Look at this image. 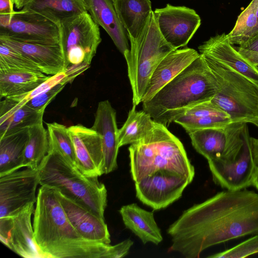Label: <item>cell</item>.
Wrapping results in <instances>:
<instances>
[{"label":"cell","instance_id":"4316f807","mask_svg":"<svg viewBox=\"0 0 258 258\" xmlns=\"http://www.w3.org/2000/svg\"><path fill=\"white\" fill-rule=\"evenodd\" d=\"M28 130L25 128L0 137V176L23 167Z\"/></svg>","mask_w":258,"mask_h":258},{"label":"cell","instance_id":"7a4b0ae2","mask_svg":"<svg viewBox=\"0 0 258 258\" xmlns=\"http://www.w3.org/2000/svg\"><path fill=\"white\" fill-rule=\"evenodd\" d=\"M33 228L45 258H121L134 243L130 238L114 245L85 239L70 222L55 190L46 186L38 190Z\"/></svg>","mask_w":258,"mask_h":258},{"label":"cell","instance_id":"ba28073f","mask_svg":"<svg viewBox=\"0 0 258 258\" xmlns=\"http://www.w3.org/2000/svg\"><path fill=\"white\" fill-rule=\"evenodd\" d=\"M62 47L65 72L70 81L89 67L101 42L99 26L88 12L62 22Z\"/></svg>","mask_w":258,"mask_h":258},{"label":"cell","instance_id":"5b68a950","mask_svg":"<svg viewBox=\"0 0 258 258\" xmlns=\"http://www.w3.org/2000/svg\"><path fill=\"white\" fill-rule=\"evenodd\" d=\"M38 169L39 184L59 191L93 214L104 219L107 189L98 177L86 176L58 151L50 147Z\"/></svg>","mask_w":258,"mask_h":258},{"label":"cell","instance_id":"60d3db41","mask_svg":"<svg viewBox=\"0 0 258 258\" xmlns=\"http://www.w3.org/2000/svg\"><path fill=\"white\" fill-rule=\"evenodd\" d=\"M252 185L258 189V168L256 167Z\"/></svg>","mask_w":258,"mask_h":258},{"label":"cell","instance_id":"d590c367","mask_svg":"<svg viewBox=\"0 0 258 258\" xmlns=\"http://www.w3.org/2000/svg\"><path fill=\"white\" fill-rule=\"evenodd\" d=\"M67 82H62L38 94L27 102L26 104L37 111H44L52 99L64 88Z\"/></svg>","mask_w":258,"mask_h":258},{"label":"cell","instance_id":"83f0119b","mask_svg":"<svg viewBox=\"0 0 258 258\" xmlns=\"http://www.w3.org/2000/svg\"><path fill=\"white\" fill-rule=\"evenodd\" d=\"M23 9L58 24L87 12L85 0H29Z\"/></svg>","mask_w":258,"mask_h":258},{"label":"cell","instance_id":"f546056e","mask_svg":"<svg viewBox=\"0 0 258 258\" xmlns=\"http://www.w3.org/2000/svg\"><path fill=\"white\" fill-rule=\"evenodd\" d=\"M155 121L149 114L144 111H137L133 105L127 119L118 129V141L119 148L131 145L145 137L152 128Z\"/></svg>","mask_w":258,"mask_h":258},{"label":"cell","instance_id":"f1b7e54d","mask_svg":"<svg viewBox=\"0 0 258 258\" xmlns=\"http://www.w3.org/2000/svg\"><path fill=\"white\" fill-rule=\"evenodd\" d=\"M50 76L29 72L0 73V97H11L30 93Z\"/></svg>","mask_w":258,"mask_h":258},{"label":"cell","instance_id":"8992f818","mask_svg":"<svg viewBox=\"0 0 258 258\" xmlns=\"http://www.w3.org/2000/svg\"><path fill=\"white\" fill-rule=\"evenodd\" d=\"M129 51L124 55L133 92V105L143 101L151 76L161 61L175 50L161 35L152 11L150 19L137 38L128 37Z\"/></svg>","mask_w":258,"mask_h":258},{"label":"cell","instance_id":"484cf974","mask_svg":"<svg viewBox=\"0 0 258 258\" xmlns=\"http://www.w3.org/2000/svg\"><path fill=\"white\" fill-rule=\"evenodd\" d=\"M119 20L126 30L128 37L137 38L150 17V0H113Z\"/></svg>","mask_w":258,"mask_h":258},{"label":"cell","instance_id":"d4e9b609","mask_svg":"<svg viewBox=\"0 0 258 258\" xmlns=\"http://www.w3.org/2000/svg\"><path fill=\"white\" fill-rule=\"evenodd\" d=\"M119 212L125 227L137 236L144 244H158L163 240L153 213L140 207L137 204L122 206Z\"/></svg>","mask_w":258,"mask_h":258},{"label":"cell","instance_id":"cb8c5ba5","mask_svg":"<svg viewBox=\"0 0 258 258\" xmlns=\"http://www.w3.org/2000/svg\"><path fill=\"white\" fill-rule=\"evenodd\" d=\"M173 122L182 126L187 133L201 129L224 127L232 122L229 115L211 101L188 109Z\"/></svg>","mask_w":258,"mask_h":258},{"label":"cell","instance_id":"8fae6325","mask_svg":"<svg viewBox=\"0 0 258 258\" xmlns=\"http://www.w3.org/2000/svg\"><path fill=\"white\" fill-rule=\"evenodd\" d=\"M191 182L186 176L175 172L156 171L135 182L136 197L154 210H160L179 199Z\"/></svg>","mask_w":258,"mask_h":258},{"label":"cell","instance_id":"52a82bcc","mask_svg":"<svg viewBox=\"0 0 258 258\" xmlns=\"http://www.w3.org/2000/svg\"><path fill=\"white\" fill-rule=\"evenodd\" d=\"M202 55L217 83L211 102L227 113L232 122L250 123L256 119L258 86L227 65Z\"/></svg>","mask_w":258,"mask_h":258},{"label":"cell","instance_id":"8d00e7d4","mask_svg":"<svg viewBox=\"0 0 258 258\" xmlns=\"http://www.w3.org/2000/svg\"><path fill=\"white\" fill-rule=\"evenodd\" d=\"M234 47L253 67L258 65V34L245 43Z\"/></svg>","mask_w":258,"mask_h":258},{"label":"cell","instance_id":"b9f144b4","mask_svg":"<svg viewBox=\"0 0 258 258\" xmlns=\"http://www.w3.org/2000/svg\"><path fill=\"white\" fill-rule=\"evenodd\" d=\"M256 15L257 24V27H256V28L255 30V34H254V36L255 35H256L257 34H258V5H257V9H256Z\"/></svg>","mask_w":258,"mask_h":258},{"label":"cell","instance_id":"9a60e30c","mask_svg":"<svg viewBox=\"0 0 258 258\" xmlns=\"http://www.w3.org/2000/svg\"><path fill=\"white\" fill-rule=\"evenodd\" d=\"M34 204H29L14 215L0 218V239L6 246L22 257L44 258L34 237L31 222Z\"/></svg>","mask_w":258,"mask_h":258},{"label":"cell","instance_id":"3957f363","mask_svg":"<svg viewBox=\"0 0 258 258\" xmlns=\"http://www.w3.org/2000/svg\"><path fill=\"white\" fill-rule=\"evenodd\" d=\"M217 88L214 75L200 54L152 98L143 102V110L167 126L188 109L211 101Z\"/></svg>","mask_w":258,"mask_h":258},{"label":"cell","instance_id":"ac0fdd59","mask_svg":"<svg viewBox=\"0 0 258 258\" xmlns=\"http://www.w3.org/2000/svg\"><path fill=\"white\" fill-rule=\"evenodd\" d=\"M54 190L70 222L83 238L88 240L110 244V235L104 219L98 217L59 191Z\"/></svg>","mask_w":258,"mask_h":258},{"label":"cell","instance_id":"4dcf8cb0","mask_svg":"<svg viewBox=\"0 0 258 258\" xmlns=\"http://www.w3.org/2000/svg\"><path fill=\"white\" fill-rule=\"evenodd\" d=\"M28 132L29 138L24 151L23 167L36 169L49 150L47 130L41 123L29 127Z\"/></svg>","mask_w":258,"mask_h":258},{"label":"cell","instance_id":"ee69618b","mask_svg":"<svg viewBox=\"0 0 258 258\" xmlns=\"http://www.w3.org/2000/svg\"><path fill=\"white\" fill-rule=\"evenodd\" d=\"M254 68H255V69L258 71V65L255 66H254Z\"/></svg>","mask_w":258,"mask_h":258},{"label":"cell","instance_id":"f35d334b","mask_svg":"<svg viewBox=\"0 0 258 258\" xmlns=\"http://www.w3.org/2000/svg\"><path fill=\"white\" fill-rule=\"evenodd\" d=\"M250 144L253 159L258 168V139L250 137Z\"/></svg>","mask_w":258,"mask_h":258},{"label":"cell","instance_id":"2e32d148","mask_svg":"<svg viewBox=\"0 0 258 258\" xmlns=\"http://www.w3.org/2000/svg\"><path fill=\"white\" fill-rule=\"evenodd\" d=\"M74 144L77 168L86 176L104 174V159L101 136L82 124L68 127Z\"/></svg>","mask_w":258,"mask_h":258},{"label":"cell","instance_id":"836d02e7","mask_svg":"<svg viewBox=\"0 0 258 258\" xmlns=\"http://www.w3.org/2000/svg\"><path fill=\"white\" fill-rule=\"evenodd\" d=\"M9 72L42 73L29 58L0 43V73Z\"/></svg>","mask_w":258,"mask_h":258},{"label":"cell","instance_id":"5bb4252c","mask_svg":"<svg viewBox=\"0 0 258 258\" xmlns=\"http://www.w3.org/2000/svg\"><path fill=\"white\" fill-rule=\"evenodd\" d=\"M154 13L161 35L175 49L185 46L201 25L196 12L184 6L168 4Z\"/></svg>","mask_w":258,"mask_h":258},{"label":"cell","instance_id":"30bf717a","mask_svg":"<svg viewBox=\"0 0 258 258\" xmlns=\"http://www.w3.org/2000/svg\"><path fill=\"white\" fill-rule=\"evenodd\" d=\"M245 122H232L224 127L188 133L195 149L208 161L230 162L239 155L243 144Z\"/></svg>","mask_w":258,"mask_h":258},{"label":"cell","instance_id":"44dd1931","mask_svg":"<svg viewBox=\"0 0 258 258\" xmlns=\"http://www.w3.org/2000/svg\"><path fill=\"white\" fill-rule=\"evenodd\" d=\"M200 55L195 49L188 47L176 49L170 52L154 71L142 102L152 98Z\"/></svg>","mask_w":258,"mask_h":258},{"label":"cell","instance_id":"e0dca14e","mask_svg":"<svg viewBox=\"0 0 258 258\" xmlns=\"http://www.w3.org/2000/svg\"><path fill=\"white\" fill-rule=\"evenodd\" d=\"M0 43L9 46L29 58L47 75L53 76L66 71L60 44L26 42L2 35H0Z\"/></svg>","mask_w":258,"mask_h":258},{"label":"cell","instance_id":"ffe728a7","mask_svg":"<svg viewBox=\"0 0 258 258\" xmlns=\"http://www.w3.org/2000/svg\"><path fill=\"white\" fill-rule=\"evenodd\" d=\"M198 49L200 54L227 65L258 86V71L230 43L227 34L223 33L211 37Z\"/></svg>","mask_w":258,"mask_h":258},{"label":"cell","instance_id":"7bdbcfd3","mask_svg":"<svg viewBox=\"0 0 258 258\" xmlns=\"http://www.w3.org/2000/svg\"><path fill=\"white\" fill-rule=\"evenodd\" d=\"M250 123L254 124L258 127V117L255 120L252 121Z\"/></svg>","mask_w":258,"mask_h":258},{"label":"cell","instance_id":"ab89813d","mask_svg":"<svg viewBox=\"0 0 258 258\" xmlns=\"http://www.w3.org/2000/svg\"><path fill=\"white\" fill-rule=\"evenodd\" d=\"M15 7L18 9H22L29 0H12Z\"/></svg>","mask_w":258,"mask_h":258},{"label":"cell","instance_id":"9c48e42d","mask_svg":"<svg viewBox=\"0 0 258 258\" xmlns=\"http://www.w3.org/2000/svg\"><path fill=\"white\" fill-rule=\"evenodd\" d=\"M61 24L25 9L0 14V35L26 42L60 44Z\"/></svg>","mask_w":258,"mask_h":258},{"label":"cell","instance_id":"d6986e66","mask_svg":"<svg viewBox=\"0 0 258 258\" xmlns=\"http://www.w3.org/2000/svg\"><path fill=\"white\" fill-rule=\"evenodd\" d=\"M91 128L101 137L104 174L109 173L117 167V157L119 147L116 111L108 100L99 102L95 114L94 124Z\"/></svg>","mask_w":258,"mask_h":258},{"label":"cell","instance_id":"7c38bea8","mask_svg":"<svg viewBox=\"0 0 258 258\" xmlns=\"http://www.w3.org/2000/svg\"><path fill=\"white\" fill-rule=\"evenodd\" d=\"M38 169L27 168L0 176V218L11 216L36 202Z\"/></svg>","mask_w":258,"mask_h":258},{"label":"cell","instance_id":"4fadbf2b","mask_svg":"<svg viewBox=\"0 0 258 258\" xmlns=\"http://www.w3.org/2000/svg\"><path fill=\"white\" fill-rule=\"evenodd\" d=\"M243 136L244 144L235 160L226 162L208 161L215 183L228 190H241L252 185L256 166L252 157L247 123Z\"/></svg>","mask_w":258,"mask_h":258},{"label":"cell","instance_id":"74e56055","mask_svg":"<svg viewBox=\"0 0 258 258\" xmlns=\"http://www.w3.org/2000/svg\"><path fill=\"white\" fill-rule=\"evenodd\" d=\"M12 0H0V14L10 13L14 11Z\"/></svg>","mask_w":258,"mask_h":258},{"label":"cell","instance_id":"d6a6232c","mask_svg":"<svg viewBox=\"0 0 258 258\" xmlns=\"http://www.w3.org/2000/svg\"><path fill=\"white\" fill-rule=\"evenodd\" d=\"M46 125L49 147L56 149L70 163L77 167L74 144L69 128L57 122L47 123Z\"/></svg>","mask_w":258,"mask_h":258},{"label":"cell","instance_id":"e575fe53","mask_svg":"<svg viewBox=\"0 0 258 258\" xmlns=\"http://www.w3.org/2000/svg\"><path fill=\"white\" fill-rule=\"evenodd\" d=\"M258 253V234L235 246L208 256L210 258H242Z\"/></svg>","mask_w":258,"mask_h":258},{"label":"cell","instance_id":"7402d4cb","mask_svg":"<svg viewBox=\"0 0 258 258\" xmlns=\"http://www.w3.org/2000/svg\"><path fill=\"white\" fill-rule=\"evenodd\" d=\"M87 12L124 55L129 50L127 32L120 23L113 0H85Z\"/></svg>","mask_w":258,"mask_h":258},{"label":"cell","instance_id":"1f68e13d","mask_svg":"<svg viewBox=\"0 0 258 258\" xmlns=\"http://www.w3.org/2000/svg\"><path fill=\"white\" fill-rule=\"evenodd\" d=\"M258 0H252L238 16L232 30L227 34L230 43L240 45L254 36L257 27L256 9Z\"/></svg>","mask_w":258,"mask_h":258},{"label":"cell","instance_id":"6da1fadb","mask_svg":"<svg viewBox=\"0 0 258 258\" xmlns=\"http://www.w3.org/2000/svg\"><path fill=\"white\" fill-rule=\"evenodd\" d=\"M170 250L196 258L206 249L241 237L258 234V194L222 191L183 211L168 228Z\"/></svg>","mask_w":258,"mask_h":258},{"label":"cell","instance_id":"603a6c76","mask_svg":"<svg viewBox=\"0 0 258 258\" xmlns=\"http://www.w3.org/2000/svg\"><path fill=\"white\" fill-rule=\"evenodd\" d=\"M44 113L12 98H4L0 102V137L42 123Z\"/></svg>","mask_w":258,"mask_h":258},{"label":"cell","instance_id":"277c9868","mask_svg":"<svg viewBox=\"0 0 258 258\" xmlns=\"http://www.w3.org/2000/svg\"><path fill=\"white\" fill-rule=\"evenodd\" d=\"M130 171L137 182L158 171L169 170L191 181L195 168L181 141L162 124L155 122L150 131L128 148Z\"/></svg>","mask_w":258,"mask_h":258}]
</instances>
